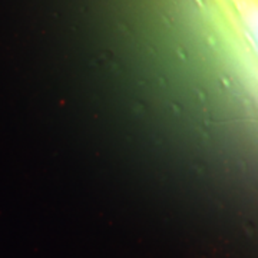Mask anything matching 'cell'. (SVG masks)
<instances>
[{
    "label": "cell",
    "mask_w": 258,
    "mask_h": 258,
    "mask_svg": "<svg viewBox=\"0 0 258 258\" xmlns=\"http://www.w3.org/2000/svg\"><path fill=\"white\" fill-rule=\"evenodd\" d=\"M248 20L249 29L254 37L258 40V0H248Z\"/></svg>",
    "instance_id": "obj_1"
}]
</instances>
